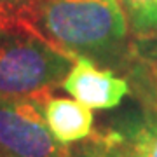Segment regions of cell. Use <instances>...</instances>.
I'll list each match as a JSON object with an SVG mask.
<instances>
[{
    "mask_svg": "<svg viewBox=\"0 0 157 157\" xmlns=\"http://www.w3.org/2000/svg\"><path fill=\"white\" fill-rule=\"evenodd\" d=\"M21 23L68 56L93 61L113 56L128 39L121 0H39Z\"/></svg>",
    "mask_w": 157,
    "mask_h": 157,
    "instance_id": "6da1fadb",
    "label": "cell"
},
{
    "mask_svg": "<svg viewBox=\"0 0 157 157\" xmlns=\"http://www.w3.org/2000/svg\"><path fill=\"white\" fill-rule=\"evenodd\" d=\"M75 58L17 21L0 32V100L42 98L63 84Z\"/></svg>",
    "mask_w": 157,
    "mask_h": 157,
    "instance_id": "7a4b0ae2",
    "label": "cell"
},
{
    "mask_svg": "<svg viewBox=\"0 0 157 157\" xmlns=\"http://www.w3.org/2000/svg\"><path fill=\"white\" fill-rule=\"evenodd\" d=\"M44 101L0 100V157H72L51 133Z\"/></svg>",
    "mask_w": 157,
    "mask_h": 157,
    "instance_id": "3957f363",
    "label": "cell"
},
{
    "mask_svg": "<svg viewBox=\"0 0 157 157\" xmlns=\"http://www.w3.org/2000/svg\"><path fill=\"white\" fill-rule=\"evenodd\" d=\"M61 87L86 107L100 110L119 107L129 93L126 78L115 77L110 70L98 68L93 59L84 56L75 58Z\"/></svg>",
    "mask_w": 157,
    "mask_h": 157,
    "instance_id": "277c9868",
    "label": "cell"
},
{
    "mask_svg": "<svg viewBox=\"0 0 157 157\" xmlns=\"http://www.w3.org/2000/svg\"><path fill=\"white\" fill-rule=\"evenodd\" d=\"M44 117L52 136L65 147L86 140L93 133V112L75 98L49 96L44 101Z\"/></svg>",
    "mask_w": 157,
    "mask_h": 157,
    "instance_id": "5b68a950",
    "label": "cell"
},
{
    "mask_svg": "<svg viewBox=\"0 0 157 157\" xmlns=\"http://www.w3.org/2000/svg\"><path fill=\"white\" fill-rule=\"evenodd\" d=\"M128 145L133 157H157V113L145 112L141 119L129 124Z\"/></svg>",
    "mask_w": 157,
    "mask_h": 157,
    "instance_id": "8992f818",
    "label": "cell"
},
{
    "mask_svg": "<svg viewBox=\"0 0 157 157\" xmlns=\"http://www.w3.org/2000/svg\"><path fill=\"white\" fill-rule=\"evenodd\" d=\"M138 32H157V0H121Z\"/></svg>",
    "mask_w": 157,
    "mask_h": 157,
    "instance_id": "52a82bcc",
    "label": "cell"
},
{
    "mask_svg": "<svg viewBox=\"0 0 157 157\" xmlns=\"http://www.w3.org/2000/svg\"><path fill=\"white\" fill-rule=\"evenodd\" d=\"M39 0H0V9L12 19L21 21Z\"/></svg>",
    "mask_w": 157,
    "mask_h": 157,
    "instance_id": "ba28073f",
    "label": "cell"
},
{
    "mask_svg": "<svg viewBox=\"0 0 157 157\" xmlns=\"http://www.w3.org/2000/svg\"><path fill=\"white\" fill-rule=\"evenodd\" d=\"M82 157H121V155H117V154H112V152H110V147L105 143V148H98V150L87 152V154H84Z\"/></svg>",
    "mask_w": 157,
    "mask_h": 157,
    "instance_id": "9c48e42d",
    "label": "cell"
},
{
    "mask_svg": "<svg viewBox=\"0 0 157 157\" xmlns=\"http://www.w3.org/2000/svg\"><path fill=\"white\" fill-rule=\"evenodd\" d=\"M14 23H17V19H12L11 16H7L6 12L0 9V32L6 30L7 26H11V25H14Z\"/></svg>",
    "mask_w": 157,
    "mask_h": 157,
    "instance_id": "30bf717a",
    "label": "cell"
},
{
    "mask_svg": "<svg viewBox=\"0 0 157 157\" xmlns=\"http://www.w3.org/2000/svg\"><path fill=\"white\" fill-rule=\"evenodd\" d=\"M157 33V32H155ZM152 54H154V56H157V40H155V47H154V52H152Z\"/></svg>",
    "mask_w": 157,
    "mask_h": 157,
    "instance_id": "8fae6325",
    "label": "cell"
}]
</instances>
